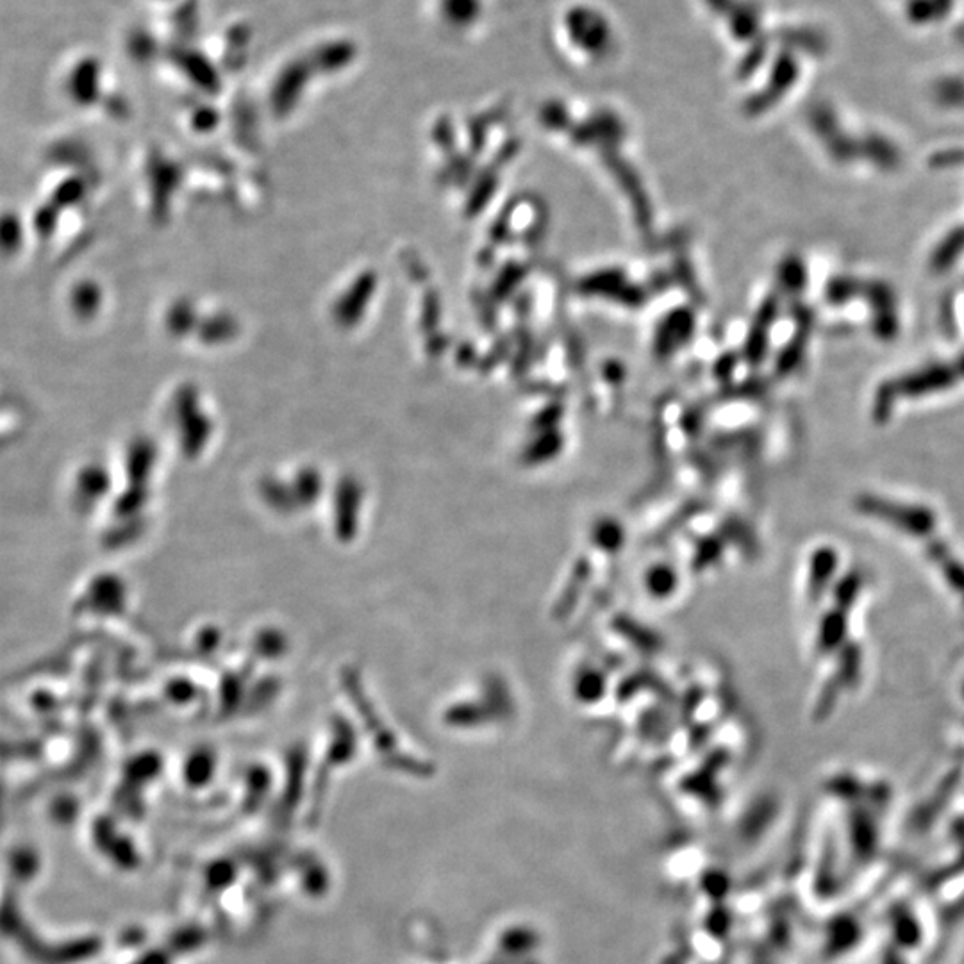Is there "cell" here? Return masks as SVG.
<instances>
[{"instance_id":"1","label":"cell","mask_w":964,"mask_h":964,"mask_svg":"<svg viewBox=\"0 0 964 964\" xmlns=\"http://www.w3.org/2000/svg\"><path fill=\"white\" fill-rule=\"evenodd\" d=\"M20 234L22 229L17 218L11 213H2L0 215V254L2 256L17 252L15 249L20 245Z\"/></svg>"}]
</instances>
